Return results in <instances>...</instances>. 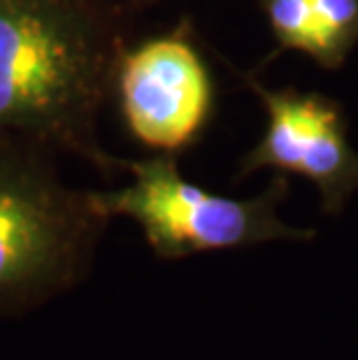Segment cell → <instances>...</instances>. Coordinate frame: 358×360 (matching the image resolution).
<instances>
[{"mask_svg": "<svg viewBox=\"0 0 358 360\" xmlns=\"http://www.w3.org/2000/svg\"><path fill=\"white\" fill-rule=\"evenodd\" d=\"M317 21L331 49L333 65L340 63L358 37V0H312Z\"/></svg>", "mask_w": 358, "mask_h": 360, "instance_id": "52a82bcc", "label": "cell"}, {"mask_svg": "<svg viewBox=\"0 0 358 360\" xmlns=\"http://www.w3.org/2000/svg\"><path fill=\"white\" fill-rule=\"evenodd\" d=\"M277 40L288 49H298L333 65L331 49L326 44L321 26L317 21L312 0H261Z\"/></svg>", "mask_w": 358, "mask_h": 360, "instance_id": "8992f818", "label": "cell"}, {"mask_svg": "<svg viewBox=\"0 0 358 360\" xmlns=\"http://www.w3.org/2000/svg\"><path fill=\"white\" fill-rule=\"evenodd\" d=\"M268 110L261 144L245 170L275 167L307 177L321 193L326 212H340L358 188V154L347 140L340 110L319 96L254 86Z\"/></svg>", "mask_w": 358, "mask_h": 360, "instance_id": "5b68a950", "label": "cell"}, {"mask_svg": "<svg viewBox=\"0 0 358 360\" xmlns=\"http://www.w3.org/2000/svg\"><path fill=\"white\" fill-rule=\"evenodd\" d=\"M124 170L131 184L94 191L96 202L110 221H135L149 249L163 260L312 237V231L291 228L277 217L286 193L284 181H275L256 198H228L181 177L172 154L124 160Z\"/></svg>", "mask_w": 358, "mask_h": 360, "instance_id": "3957f363", "label": "cell"}, {"mask_svg": "<svg viewBox=\"0 0 358 360\" xmlns=\"http://www.w3.org/2000/svg\"><path fill=\"white\" fill-rule=\"evenodd\" d=\"M114 94L135 140L174 156L207 124L215 89L200 51L179 28L126 49Z\"/></svg>", "mask_w": 358, "mask_h": 360, "instance_id": "277c9868", "label": "cell"}, {"mask_svg": "<svg viewBox=\"0 0 358 360\" xmlns=\"http://www.w3.org/2000/svg\"><path fill=\"white\" fill-rule=\"evenodd\" d=\"M117 0H0V133L24 135L101 174V114L126 51Z\"/></svg>", "mask_w": 358, "mask_h": 360, "instance_id": "6da1fadb", "label": "cell"}, {"mask_svg": "<svg viewBox=\"0 0 358 360\" xmlns=\"http://www.w3.org/2000/svg\"><path fill=\"white\" fill-rule=\"evenodd\" d=\"M58 154L0 133V319L24 316L89 277L110 219L70 186Z\"/></svg>", "mask_w": 358, "mask_h": 360, "instance_id": "7a4b0ae2", "label": "cell"}]
</instances>
